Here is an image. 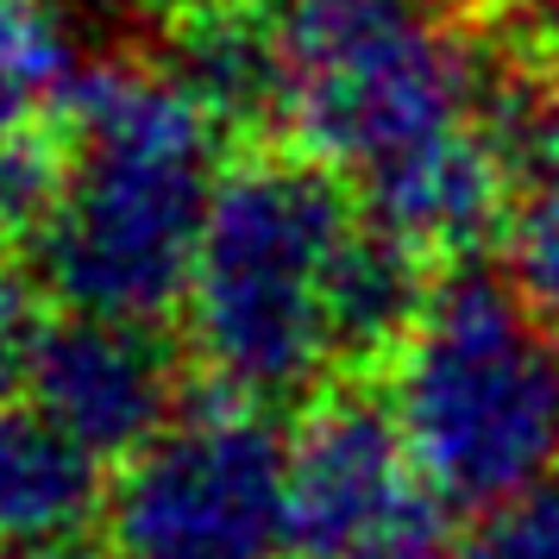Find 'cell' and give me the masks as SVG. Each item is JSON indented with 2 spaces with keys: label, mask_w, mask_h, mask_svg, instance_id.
<instances>
[{
  "label": "cell",
  "mask_w": 559,
  "mask_h": 559,
  "mask_svg": "<svg viewBox=\"0 0 559 559\" xmlns=\"http://www.w3.org/2000/svg\"><path fill=\"white\" fill-rule=\"evenodd\" d=\"M472 7L490 32L559 57V0H472Z\"/></svg>",
  "instance_id": "cell-16"
},
{
  "label": "cell",
  "mask_w": 559,
  "mask_h": 559,
  "mask_svg": "<svg viewBox=\"0 0 559 559\" xmlns=\"http://www.w3.org/2000/svg\"><path fill=\"white\" fill-rule=\"evenodd\" d=\"M353 221V182L321 157L296 145L227 157L182 296V353L202 390L283 408L333 378L328 271Z\"/></svg>",
  "instance_id": "cell-2"
},
{
  "label": "cell",
  "mask_w": 559,
  "mask_h": 559,
  "mask_svg": "<svg viewBox=\"0 0 559 559\" xmlns=\"http://www.w3.org/2000/svg\"><path fill=\"white\" fill-rule=\"evenodd\" d=\"M152 63L227 132L233 152L283 145V132H289V57H283L277 13H264V7L164 13Z\"/></svg>",
  "instance_id": "cell-8"
},
{
  "label": "cell",
  "mask_w": 559,
  "mask_h": 559,
  "mask_svg": "<svg viewBox=\"0 0 559 559\" xmlns=\"http://www.w3.org/2000/svg\"><path fill=\"white\" fill-rule=\"evenodd\" d=\"M51 321H57V302L38 283V271L26 258H0V396H26Z\"/></svg>",
  "instance_id": "cell-15"
},
{
  "label": "cell",
  "mask_w": 559,
  "mask_h": 559,
  "mask_svg": "<svg viewBox=\"0 0 559 559\" xmlns=\"http://www.w3.org/2000/svg\"><path fill=\"white\" fill-rule=\"evenodd\" d=\"M189 371H195L189 353H177L157 321L57 308L26 396L102 465H127L182 415Z\"/></svg>",
  "instance_id": "cell-7"
},
{
  "label": "cell",
  "mask_w": 559,
  "mask_h": 559,
  "mask_svg": "<svg viewBox=\"0 0 559 559\" xmlns=\"http://www.w3.org/2000/svg\"><path fill=\"white\" fill-rule=\"evenodd\" d=\"M102 459L32 396H0V559H51L102 540Z\"/></svg>",
  "instance_id": "cell-9"
},
{
  "label": "cell",
  "mask_w": 559,
  "mask_h": 559,
  "mask_svg": "<svg viewBox=\"0 0 559 559\" xmlns=\"http://www.w3.org/2000/svg\"><path fill=\"white\" fill-rule=\"evenodd\" d=\"M107 559H289V428L221 390L189 396L114 472Z\"/></svg>",
  "instance_id": "cell-5"
},
{
  "label": "cell",
  "mask_w": 559,
  "mask_h": 559,
  "mask_svg": "<svg viewBox=\"0 0 559 559\" xmlns=\"http://www.w3.org/2000/svg\"><path fill=\"white\" fill-rule=\"evenodd\" d=\"M440 258L415 239L358 214L328 271V346L333 378H383L428 314Z\"/></svg>",
  "instance_id": "cell-10"
},
{
  "label": "cell",
  "mask_w": 559,
  "mask_h": 559,
  "mask_svg": "<svg viewBox=\"0 0 559 559\" xmlns=\"http://www.w3.org/2000/svg\"><path fill=\"white\" fill-rule=\"evenodd\" d=\"M63 182V139L32 132V139H0V258L26 252Z\"/></svg>",
  "instance_id": "cell-13"
},
{
  "label": "cell",
  "mask_w": 559,
  "mask_h": 559,
  "mask_svg": "<svg viewBox=\"0 0 559 559\" xmlns=\"http://www.w3.org/2000/svg\"><path fill=\"white\" fill-rule=\"evenodd\" d=\"M447 559H559V472L472 515Z\"/></svg>",
  "instance_id": "cell-12"
},
{
  "label": "cell",
  "mask_w": 559,
  "mask_h": 559,
  "mask_svg": "<svg viewBox=\"0 0 559 559\" xmlns=\"http://www.w3.org/2000/svg\"><path fill=\"white\" fill-rule=\"evenodd\" d=\"M63 182L26 264L70 314L170 321L189 296L227 132L152 57H95L57 114Z\"/></svg>",
  "instance_id": "cell-1"
},
{
  "label": "cell",
  "mask_w": 559,
  "mask_h": 559,
  "mask_svg": "<svg viewBox=\"0 0 559 559\" xmlns=\"http://www.w3.org/2000/svg\"><path fill=\"white\" fill-rule=\"evenodd\" d=\"M503 271L547 321H559V170L515 195L503 227Z\"/></svg>",
  "instance_id": "cell-14"
},
{
  "label": "cell",
  "mask_w": 559,
  "mask_h": 559,
  "mask_svg": "<svg viewBox=\"0 0 559 559\" xmlns=\"http://www.w3.org/2000/svg\"><path fill=\"white\" fill-rule=\"evenodd\" d=\"M283 145L346 182L472 120L484 20L472 0H283Z\"/></svg>",
  "instance_id": "cell-4"
},
{
  "label": "cell",
  "mask_w": 559,
  "mask_h": 559,
  "mask_svg": "<svg viewBox=\"0 0 559 559\" xmlns=\"http://www.w3.org/2000/svg\"><path fill=\"white\" fill-rule=\"evenodd\" d=\"M139 7H152L164 20V13H189V7H271V0H139Z\"/></svg>",
  "instance_id": "cell-17"
},
{
  "label": "cell",
  "mask_w": 559,
  "mask_h": 559,
  "mask_svg": "<svg viewBox=\"0 0 559 559\" xmlns=\"http://www.w3.org/2000/svg\"><path fill=\"white\" fill-rule=\"evenodd\" d=\"M383 383L421 478L453 515H484L559 472V321L497 258L440 264L428 314Z\"/></svg>",
  "instance_id": "cell-3"
},
{
  "label": "cell",
  "mask_w": 559,
  "mask_h": 559,
  "mask_svg": "<svg viewBox=\"0 0 559 559\" xmlns=\"http://www.w3.org/2000/svg\"><path fill=\"white\" fill-rule=\"evenodd\" d=\"M447 515L378 378H328L289 421V559H447Z\"/></svg>",
  "instance_id": "cell-6"
},
{
  "label": "cell",
  "mask_w": 559,
  "mask_h": 559,
  "mask_svg": "<svg viewBox=\"0 0 559 559\" xmlns=\"http://www.w3.org/2000/svg\"><path fill=\"white\" fill-rule=\"evenodd\" d=\"M70 0H0V139L57 132L76 76L95 63Z\"/></svg>",
  "instance_id": "cell-11"
}]
</instances>
